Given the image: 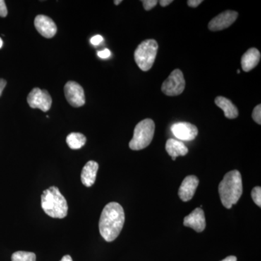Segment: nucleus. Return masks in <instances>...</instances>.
Returning <instances> with one entry per match:
<instances>
[{
    "mask_svg": "<svg viewBox=\"0 0 261 261\" xmlns=\"http://www.w3.org/2000/svg\"><path fill=\"white\" fill-rule=\"evenodd\" d=\"M125 222L123 207L116 202L106 205L99 219V228L101 236L106 241L113 242L121 233Z\"/></svg>",
    "mask_w": 261,
    "mask_h": 261,
    "instance_id": "nucleus-1",
    "label": "nucleus"
},
{
    "mask_svg": "<svg viewBox=\"0 0 261 261\" xmlns=\"http://www.w3.org/2000/svg\"><path fill=\"white\" fill-rule=\"evenodd\" d=\"M220 198L226 208H231L243 195L241 173L238 170L229 171L225 175L219 186Z\"/></svg>",
    "mask_w": 261,
    "mask_h": 261,
    "instance_id": "nucleus-2",
    "label": "nucleus"
},
{
    "mask_svg": "<svg viewBox=\"0 0 261 261\" xmlns=\"http://www.w3.org/2000/svg\"><path fill=\"white\" fill-rule=\"evenodd\" d=\"M42 207L46 214L55 219H64L68 214L67 201L56 187H50L43 192Z\"/></svg>",
    "mask_w": 261,
    "mask_h": 261,
    "instance_id": "nucleus-3",
    "label": "nucleus"
},
{
    "mask_svg": "<svg viewBox=\"0 0 261 261\" xmlns=\"http://www.w3.org/2000/svg\"><path fill=\"white\" fill-rule=\"evenodd\" d=\"M154 121L150 118H146L136 126L134 136L129 142V147L132 150H141L150 145L154 134Z\"/></svg>",
    "mask_w": 261,
    "mask_h": 261,
    "instance_id": "nucleus-4",
    "label": "nucleus"
},
{
    "mask_svg": "<svg viewBox=\"0 0 261 261\" xmlns=\"http://www.w3.org/2000/svg\"><path fill=\"white\" fill-rule=\"evenodd\" d=\"M159 44L154 39L143 41L135 51V60L139 68L143 71L151 69L155 61Z\"/></svg>",
    "mask_w": 261,
    "mask_h": 261,
    "instance_id": "nucleus-5",
    "label": "nucleus"
},
{
    "mask_svg": "<svg viewBox=\"0 0 261 261\" xmlns=\"http://www.w3.org/2000/svg\"><path fill=\"white\" fill-rule=\"evenodd\" d=\"M185 88V80L181 70L175 69L165 80L161 90L167 96H178L184 92Z\"/></svg>",
    "mask_w": 261,
    "mask_h": 261,
    "instance_id": "nucleus-6",
    "label": "nucleus"
},
{
    "mask_svg": "<svg viewBox=\"0 0 261 261\" xmlns=\"http://www.w3.org/2000/svg\"><path fill=\"white\" fill-rule=\"evenodd\" d=\"M27 102L31 108L47 112L50 109L53 100L50 94L45 89L34 88L29 94Z\"/></svg>",
    "mask_w": 261,
    "mask_h": 261,
    "instance_id": "nucleus-7",
    "label": "nucleus"
},
{
    "mask_svg": "<svg viewBox=\"0 0 261 261\" xmlns=\"http://www.w3.org/2000/svg\"><path fill=\"white\" fill-rule=\"evenodd\" d=\"M64 93L67 101L74 108H80L85 104L84 89L76 82L70 81L65 84Z\"/></svg>",
    "mask_w": 261,
    "mask_h": 261,
    "instance_id": "nucleus-8",
    "label": "nucleus"
},
{
    "mask_svg": "<svg viewBox=\"0 0 261 261\" xmlns=\"http://www.w3.org/2000/svg\"><path fill=\"white\" fill-rule=\"evenodd\" d=\"M238 13L233 10H226L218 15L211 20L208 28L212 32L224 30L234 23L238 17Z\"/></svg>",
    "mask_w": 261,
    "mask_h": 261,
    "instance_id": "nucleus-9",
    "label": "nucleus"
},
{
    "mask_svg": "<svg viewBox=\"0 0 261 261\" xmlns=\"http://www.w3.org/2000/svg\"><path fill=\"white\" fill-rule=\"evenodd\" d=\"M173 135L182 141H192L198 135V128L187 122L174 123L171 128Z\"/></svg>",
    "mask_w": 261,
    "mask_h": 261,
    "instance_id": "nucleus-10",
    "label": "nucleus"
},
{
    "mask_svg": "<svg viewBox=\"0 0 261 261\" xmlns=\"http://www.w3.org/2000/svg\"><path fill=\"white\" fill-rule=\"evenodd\" d=\"M34 25L42 37L50 39L56 35L57 25L53 19L44 15H37L34 20Z\"/></svg>",
    "mask_w": 261,
    "mask_h": 261,
    "instance_id": "nucleus-11",
    "label": "nucleus"
},
{
    "mask_svg": "<svg viewBox=\"0 0 261 261\" xmlns=\"http://www.w3.org/2000/svg\"><path fill=\"white\" fill-rule=\"evenodd\" d=\"M184 225L187 227L192 228L197 232L203 231L206 226L205 214L203 210L201 207L195 209L191 214L185 218Z\"/></svg>",
    "mask_w": 261,
    "mask_h": 261,
    "instance_id": "nucleus-12",
    "label": "nucleus"
},
{
    "mask_svg": "<svg viewBox=\"0 0 261 261\" xmlns=\"http://www.w3.org/2000/svg\"><path fill=\"white\" fill-rule=\"evenodd\" d=\"M199 185V179L195 176H187L182 181L178 190V196L184 202L192 200Z\"/></svg>",
    "mask_w": 261,
    "mask_h": 261,
    "instance_id": "nucleus-13",
    "label": "nucleus"
},
{
    "mask_svg": "<svg viewBox=\"0 0 261 261\" xmlns=\"http://www.w3.org/2000/svg\"><path fill=\"white\" fill-rule=\"evenodd\" d=\"M260 53L256 48H250L241 58L242 68L245 72H249L255 68L260 60Z\"/></svg>",
    "mask_w": 261,
    "mask_h": 261,
    "instance_id": "nucleus-14",
    "label": "nucleus"
},
{
    "mask_svg": "<svg viewBox=\"0 0 261 261\" xmlns=\"http://www.w3.org/2000/svg\"><path fill=\"white\" fill-rule=\"evenodd\" d=\"M99 165L94 161H89L82 169L81 179L84 186L92 187L95 182Z\"/></svg>",
    "mask_w": 261,
    "mask_h": 261,
    "instance_id": "nucleus-15",
    "label": "nucleus"
},
{
    "mask_svg": "<svg viewBox=\"0 0 261 261\" xmlns=\"http://www.w3.org/2000/svg\"><path fill=\"white\" fill-rule=\"evenodd\" d=\"M168 154L175 161L178 156H185L188 153V148L183 142L174 139H169L166 144Z\"/></svg>",
    "mask_w": 261,
    "mask_h": 261,
    "instance_id": "nucleus-16",
    "label": "nucleus"
},
{
    "mask_svg": "<svg viewBox=\"0 0 261 261\" xmlns=\"http://www.w3.org/2000/svg\"><path fill=\"white\" fill-rule=\"evenodd\" d=\"M215 103L218 107L224 111L225 116L228 119H234L238 118L239 115L238 108L227 98L219 96L215 99Z\"/></svg>",
    "mask_w": 261,
    "mask_h": 261,
    "instance_id": "nucleus-17",
    "label": "nucleus"
},
{
    "mask_svg": "<svg viewBox=\"0 0 261 261\" xmlns=\"http://www.w3.org/2000/svg\"><path fill=\"white\" fill-rule=\"evenodd\" d=\"M87 142L85 136L78 132H73L68 135L66 142L68 147L72 149H79L84 147Z\"/></svg>",
    "mask_w": 261,
    "mask_h": 261,
    "instance_id": "nucleus-18",
    "label": "nucleus"
},
{
    "mask_svg": "<svg viewBox=\"0 0 261 261\" xmlns=\"http://www.w3.org/2000/svg\"><path fill=\"white\" fill-rule=\"evenodd\" d=\"M12 261H36V255L34 252L18 251L12 255Z\"/></svg>",
    "mask_w": 261,
    "mask_h": 261,
    "instance_id": "nucleus-19",
    "label": "nucleus"
},
{
    "mask_svg": "<svg viewBox=\"0 0 261 261\" xmlns=\"http://www.w3.org/2000/svg\"><path fill=\"white\" fill-rule=\"evenodd\" d=\"M251 197L254 202L260 207L261 206V188L260 187H255L252 190Z\"/></svg>",
    "mask_w": 261,
    "mask_h": 261,
    "instance_id": "nucleus-20",
    "label": "nucleus"
},
{
    "mask_svg": "<svg viewBox=\"0 0 261 261\" xmlns=\"http://www.w3.org/2000/svg\"><path fill=\"white\" fill-rule=\"evenodd\" d=\"M252 118L254 121L256 122L259 125L261 124V105L259 104L254 108L252 113Z\"/></svg>",
    "mask_w": 261,
    "mask_h": 261,
    "instance_id": "nucleus-21",
    "label": "nucleus"
},
{
    "mask_svg": "<svg viewBox=\"0 0 261 261\" xmlns=\"http://www.w3.org/2000/svg\"><path fill=\"white\" fill-rule=\"evenodd\" d=\"M142 2L143 3L144 8L147 11L152 10L159 3V1H157V0H143Z\"/></svg>",
    "mask_w": 261,
    "mask_h": 261,
    "instance_id": "nucleus-22",
    "label": "nucleus"
},
{
    "mask_svg": "<svg viewBox=\"0 0 261 261\" xmlns=\"http://www.w3.org/2000/svg\"><path fill=\"white\" fill-rule=\"evenodd\" d=\"M8 15V8L4 0H0V17L5 18Z\"/></svg>",
    "mask_w": 261,
    "mask_h": 261,
    "instance_id": "nucleus-23",
    "label": "nucleus"
},
{
    "mask_svg": "<svg viewBox=\"0 0 261 261\" xmlns=\"http://www.w3.org/2000/svg\"><path fill=\"white\" fill-rule=\"evenodd\" d=\"M111 51L108 49H105L104 50L97 51V56L102 59H106L111 56Z\"/></svg>",
    "mask_w": 261,
    "mask_h": 261,
    "instance_id": "nucleus-24",
    "label": "nucleus"
},
{
    "mask_svg": "<svg viewBox=\"0 0 261 261\" xmlns=\"http://www.w3.org/2000/svg\"><path fill=\"white\" fill-rule=\"evenodd\" d=\"M102 41L103 38L102 36L96 35L92 37V39H91L90 42L92 43V44H93V45L97 46L98 44H100Z\"/></svg>",
    "mask_w": 261,
    "mask_h": 261,
    "instance_id": "nucleus-25",
    "label": "nucleus"
},
{
    "mask_svg": "<svg viewBox=\"0 0 261 261\" xmlns=\"http://www.w3.org/2000/svg\"><path fill=\"white\" fill-rule=\"evenodd\" d=\"M202 2V0H189L187 1V5L191 8H197Z\"/></svg>",
    "mask_w": 261,
    "mask_h": 261,
    "instance_id": "nucleus-26",
    "label": "nucleus"
},
{
    "mask_svg": "<svg viewBox=\"0 0 261 261\" xmlns=\"http://www.w3.org/2000/svg\"><path fill=\"white\" fill-rule=\"evenodd\" d=\"M6 81L3 80V79H0V97H1L2 94H3L5 87H6Z\"/></svg>",
    "mask_w": 261,
    "mask_h": 261,
    "instance_id": "nucleus-27",
    "label": "nucleus"
},
{
    "mask_svg": "<svg viewBox=\"0 0 261 261\" xmlns=\"http://www.w3.org/2000/svg\"><path fill=\"white\" fill-rule=\"evenodd\" d=\"M160 3V5H161L162 7H166L168 6V5H169L170 4H171V3H173L172 0H161V1L159 2Z\"/></svg>",
    "mask_w": 261,
    "mask_h": 261,
    "instance_id": "nucleus-28",
    "label": "nucleus"
},
{
    "mask_svg": "<svg viewBox=\"0 0 261 261\" xmlns=\"http://www.w3.org/2000/svg\"><path fill=\"white\" fill-rule=\"evenodd\" d=\"M221 261H237V257L235 256H228Z\"/></svg>",
    "mask_w": 261,
    "mask_h": 261,
    "instance_id": "nucleus-29",
    "label": "nucleus"
},
{
    "mask_svg": "<svg viewBox=\"0 0 261 261\" xmlns=\"http://www.w3.org/2000/svg\"><path fill=\"white\" fill-rule=\"evenodd\" d=\"M61 261H73V260H72V257L70 255H65L61 259Z\"/></svg>",
    "mask_w": 261,
    "mask_h": 261,
    "instance_id": "nucleus-30",
    "label": "nucleus"
},
{
    "mask_svg": "<svg viewBox=\"0 0 261 261\" xmlns=\"http://www.w3.org/2000/svg\"><path fill=\"white\" fill-rule=\"evenodd\" d=\"M122 1L121 0H119V1H117V0H115L114 1V4L116 5H118L120 4V3H121Z\"/></svg>",
    "mask_w": 261,
    "mask_h": 261,
    "instance_id": "nucleus-31",
    "label": "nucleus"
},
{
    "mask_svg": "<svg viewBox=\"0 0 261 261\" xmlns=\"http://www.w3.org/2000/svg\"><path fill=\"white\" fill-rule=\"evenodd\" d=\"M3 39H2L1 38H0V48H2V47H3Z\"/></svg>",
    "mask_w": 261,
    "mask_h": 261,
    "instance_id": "nucleus-32",
    "label": "nucleus"
},
{
    "mask_svg": "<svg viewBox=\"0 0 261 261\" xmlns=\"http://www.w3.org/2000/svg\"><path fill=\"white\" fill-rule=\"evenodd\" d=\"M240 73V70H238V73Z\"/></svg>",
    "mask_w": 261,
    "mask_h": 261,
    "instance_id": "nucleus-33",
    "label": "nucleus"
}]
</instances>
